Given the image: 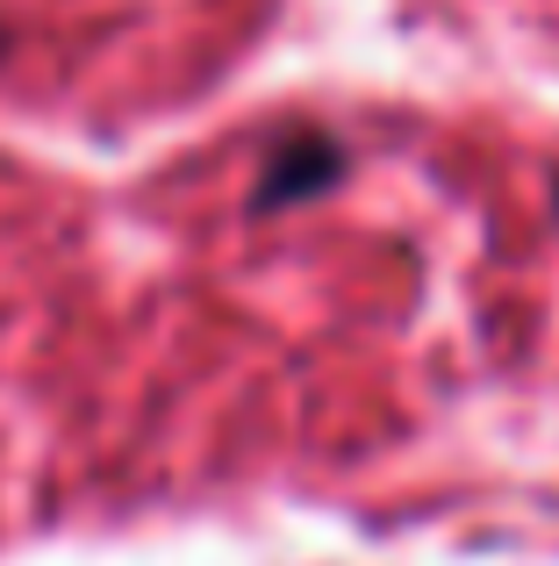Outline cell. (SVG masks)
<instances>
[{
    "instance_id": "3957f363",
    "label": "cell",
    "mask_w": 559,
    "mask_h": 566,
    "mask_svg": "<svg viewBox=\"0 0 559 566\" xmlns=\"http://www.w3.org/2000/svg\"><path fill=\"white\" fill-rule=\"evenodd\" d=\"M552 201H559V187H552Z\"/></svg>"
},
{
    "instance_id": "7a4b0ae2",
    "label": "cell",
    "mask_w": 559,
    "mask_h": 566,
    "mask_svg": "<svg viewBox=\"0 0 559 566\" xmlns=\"http://www.w3.org/2000/svg\"><path fill=\"white\" fill-rule=\"evenodd\" d=\"M0 51H8V22H0Z\"/></svg>"
},
{
    "instance_id": "6da1fadb",
    "label": "cell",
    "mask_w": 559,
    "mask_h": 566,
    "mask_svg": "<svg viewBox=\"0 0 559 566\" xmlns=\"http://www.w3.org/2000/svg\"><path fill=\"white\" fill-rule=\"evenodd\" d=\"M351 151L330 137V129H287V137L266 151V166H259L252 180V216H280V208H302L316 201V193H330L337 180H345Z\"/></svg>"
}]
</instances>
